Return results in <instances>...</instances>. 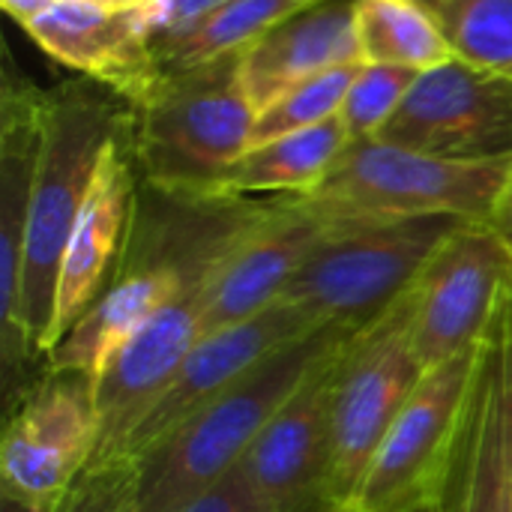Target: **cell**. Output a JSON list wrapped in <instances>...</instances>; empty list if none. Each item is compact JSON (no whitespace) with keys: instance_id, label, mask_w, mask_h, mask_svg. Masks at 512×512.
<instances>
[{"instance_id":"8fae6325","label":"cell","mask_w":512,"mask_h":512,"mask_svg":"<svg viewBox=\"0 0 512 512\" xmlns=\"http://www.w3.org/2000/svg\"><path fill=\"white\" fill-rule=\"evenodd\" d=\"M378 141L450 156H512V75L462 57L420 72Z\"/></svg>"},{"instance_id":"d6a6232c","label":"cell","mask_w":512,"mask_h":512,"mask_svg":"<svg viewBox=\"0 0 512 512\" xmlns=\"http://www.w3.org/2000/svg\"><path fill=\"white\" fill-rule=\"evenodd\" d=\"M3 512H36V510H30V507H24V504H15V501L3 498Z\"/></svg>"},{"instance_id":"9a60e30c","label":"cell","mask_w":512,"mask_h":512,"mask_svg":"<svg viewBox=\"0 0 512 512\" xmlns=\"http://www.w3.org/2000/svg\"><path fill=\"white\" fill-rule=\"evenodd\" d=\"M438 512H512V306L480 351Z\"/></svg>"},{"instance_id":"3957f363","label":"cell","mask_w":512,"mask_h":512,"mask_svg":"<svg viewBox=\"0 0 512 512\" xmlns=\"http://www.w3.org/2000/svg\"><path fill=\"white\" fill-rule=\"evenodd\" d=\"M129 108L141 180L174 195H222L258 117L240 81V54L162 72Z\"/></svg>"},{"instance_id":"ba28073f","label":"cell","mask_w":512,"mask_h":512,"mask_svg":"<svg viewBox=\"0 0 512 512\" xmlns=\"http://www.w3.org/2000/svg\"><path fill=\"white\" fill-rule=\"evenodd\" d=\"M99 450L96 378L48 369L9 411L0 441L3 498L51 512Z\"/></svg>"},{"instance_id":"e575fe53","label":"cell","mask_w":512,"mask_h":512,"mask_svg":"<svg viewBox=\"0 0 512 512\" xmlns=\"http://www.w3.org/2000/svg\"><path fill=\"white\" fill-rule=\"evenodd\" d=\"M405 3H423V0H405Z\"/></svg>"},{"instance_id":"83f0119b","label":"cell","mask_w":512,"mask_h":512,"mask_svg":"<svg viewBox=\"0 0 512 512\" xmlns=\"http://www.w3.org/2000/svg\"><path fill=\"white\" fill-rule=\"evenodd\" d=\"M228 0H147L144 18L153 36V51L171 45L174 39L186 36L198 21H204L210 12H216Z\"/></svg>"},{"instance_id":"ac0fdd59","label":"cell","mask_w":512,"mask_h":512,"mask_svg":"<svg viewBox=\"0 0 512 512\" xmlns=\"http://www.w3.org/2000/svg\"><path fill=\"white\" fill-rule=\"evenodd\" d=\"M21 27L57 63L111 87L129 105L162 75L144 9L54 0Z\"/></svg>"},{"instance_id":"5bb4252c","label":"cell","mask_w":512,"mask_h":512,"mask_svg":"<svg viewBox=\"0 0 512 512\" xmlns=\"http://www.w3.org/2000/svg\"><path fill=\"white\" fill-rule=\"evenodd\" d=\"M315 327H321V321H315L300 306L279 300L276 306L264 309L249 321L201 336V342L189 351L168 390L129 435L120 459H135L144 450H150L171 429L189 420L198 408H204L210 399L234 387L240 378H246L270 354L306 336Z\"/></svg>"},{"instance_id":"7402d4cb","label":"cell","mask_w":512,"mask_h":512,"mask_svg":"<svg viewBox=\"0 0 512 512\" xmlns=\"http://www.w3.org/2000/svg\"><path fill=\"white\" fill-rule=\"evenodd\" d=\"M312 3L318 0H228L204 21H198L186 36L159 48V69H192L228 54H240L264 33H270L276 24L288 21L291 15Z\"/></svg>"},{"instance_id":"5b68a950","label":"cell","mask_w":512,"mask_h":512,"mask_svg":"<svg viewBox=\"0 0 512 512\" xmlns=\"http://www.w3.org/2000/svg\"><path fill=\"white\" fill-rule=\"evenodd\" d=\"M510 180L512 156L450 159L366 138L348 144L309 198L339 219L459 216L489 222Z\"/></svg>"},{"instance_id":"836d02e7","label":"cell","mask_w":512,"mask_h":512,"mask_svg":"<svg viewBox=\"0 0 512 512\" xmlns=\"http://www.w3.org/2000/svg\"><path fill=\"white\" fill-rule=\"evenodd\" d=\"M414 512H438V507L432 504V507H420V510H414Z\"/></svg>"},{"instance_id":"4fadbf2b","label":"cell","mask_w":512,"mask_h":512,"mask_svg":"<svg viewBox=\"0 0 512 512\" xmlns=\"http://www.w3.org/2000/svg\"><path fill=\"white\" fill-rule=\"evenodd\" d=\"M345 345L276 411L240 462L270 512H342L333 474V390Z\"/></svg>"},{"instance_id":"ffe728a7","label":"cell","mask_w":512,"mask_h":512,"mask_svg":"<svg viewBox=\"0 0 512 512\" xmlns=\"http://www.w3.org/2000/svg\"><path fill=\"white\" fill-rule=\"evenodd\" d=\"M357 6L360 0H318L240 51V81L252 108H267L327 69L366 63Z\"/></svg>"},{"instance_id":"cb8c5ba5","label":"cell","mask_w":512,"mask_h":512,"mask_svg":"<svg viewBox=\"0 0 512 512\" xmlns=\"http://www.w3.org/2000/svg\"><path fill=\"white\" fill-rule=\"evenodd\" d=\"M453 54L512 75V0H423Z\"/></svg>"},{"instance_id":"44dd1931","label":"cell","mask_w":512,"mask_h":512,"mask_svg":"<svg viewBox=\"0 0 512 512\" xmlns=\"http://www.w3.org/2000/svg\"><path fill=\"white\" fill-rule=\"evenodd\" d=\"M348 144L351 135L342 117H333L312 129L279 135L273 141L249 147L231 165L219 192L237 198L312 195L330 177Z\"/></svg>"},{"instance_id":"7c38bea8","label":"cell","mask_w":512,"mask_h":512,"mask_svg":"<svg viewBox=\"0 0 512 512\" xmlns=\"http://www.w3.org/2000/svg\"><path fill=\"white\" fill-rule=\"evenodd\" d=\"M51 111V90H42L6 57L0 84V354L9 405L15 399V381L21 366L33 360V351L21 324V270H24V234L33 180L45 144Z\"/></svg>"},{"instance_id":"6da1fadb","label":"cell","mask_w":512,"mask_h":512,"mask_svg":"<svg viewBox=\"0 0 512 512\" xmlns=\"http://www.w3.org/2000/svg\"><path fill=\"white\" fill-rule=\"evenodd\" d=\"M354 333L357 330L342 324H321L309 330L198 408L150 450L135 456L138 512H180L234 471L276 411Z\"/></svg>"},{"instance_id":"f546056e","label":"cell","mask_w":512,"mask_h":512,"mask_svg":"<svg viewBox=\"0 0 512 512\" xmlns=\"http://www.w3.org/2000/svg\"><path fill=\"white\" fill-rule=\"evenodd\" d=\"M489 225L498 231V237L507 243V249L512 252V180L507 183V189H504V195H501V201H498V207H495Z\"/></svg>"},{"instance_id":"7a4b0ae2","label":"cell","mask_w":512,"mask_h":512,"mask_svg":"<svg viewBox=\"0 0 512 512\" xmlns=\"http://www.w3.org/2000/svg\"><path fill=\"white\" fill-rule=\"evenodd\" d=\"M129 123V102L99 81L72 78L51 90L21 270V324L33 357L48 354L57 276L75 219L87 201L105 150L129 129Z\"/></svg>"},{"instance_id":"2e32d148","label":"cell","mask_w":512,"mask_h":512,"mask_svg":"<svg viewBox=\"0 0 512 512\" xmlns=\"http://www.w3.org/2000/svg\"><path fill=\"white\" fill-rule=\"evenodd\" d=\"M138 192H141V174L132 150V123H129V129L117 135L105 150L93 186L87 192V201L63 249L48 351L114 279L129 243Z\"/></svg>"},{"instance_id":"8992f818","label":"cell","mask_w":512,"mask_h":512,"mask_svg":"<svg viewBox=\"0 0 512 512\" xmlns=\"http://www.w3.org/2000/svg\"><path fill=\"white\" fill-rule=\"evenodd\" d=\"M411 318L414 285L387 312L360 327L342 351L333 390V474L342 512L378 444L426 375L414 348Z\"/></svg>"},{"instance_id":"e0dca14e","label":"cell","mask_w":512,"mask_h":512,"mask_svg":"<svg viewBox=\"0 0 512 512\" xmlns=\"http://www.w3.org/2000/svg\"><path fill=\"white\" fill-rule=\"evenodd\" d=\"M204 282L159 309L96 378L99 450L93 462L120 459L129 435L159 402L189 351L204 336Z\"/></svg>"},{"instance_id":"4dcf8cb0","label":"cell","mask_w":512,"mask_h":512,"mask_svg":"<svg viewBox=\"0 0 512 512\" xmlns=\"http://www.w3.org/2000/svg\"><path fill=\"white\" fill-rule=\"evenodd\" d=\"M54 0H0L3 12L12 15L18 24H27L30 18H36L39 12H45Z\"/></svg>"},{"instance_id":"277c9868","label":"cell","mask_w":512,"mask_h":512,"mask_svg":"<svg viewBox=\"0 0 512 512\" xmlns=\"http://www.w3.org/2000/svg\"><path fill=\"white\" fill-rule=\"evenodd\" d=\"M462 225L459 216L348 219L306 258L282 300L321 324L360 330L411 291Z\"/></svg>"},{"instance_id":"d4e9b609","label":"cell","mask_w":512,"mask_h":512,"mask_svg":"<svg viewBox=\"0 0 512 512\" xmlns=\"http://www.w3.org/2000/svg\"><path fill=\"white\" fill-rule=\"evenodd\" d=\"M360 66L363 63L327 69V72L291 87L267 108H261L255 117V126H252V147L273 141L279 135H288V132L321 126V123L339 117Z\"/></svg>"},{"instance_id":"f1b7e54d","label":"cell","mask_w":512,"mask_h":512,"mask_svg":"<svg viewBox=\"0 0 512 512\" xmlns=\"http://www.w3.org/2000/svg\"><path fill=\"white\" fill-rule=\"evenodd\" d=\"M180 512H270L255 486L249 483L246 471L237 465L222 480H216L207 492L189 501Z\"/></svg>"},{"instance_id":"52a82bcc","label":"cell","mask_w":512,"mask_h":512,"mask_svg":"<svg viewBox=\"0 0 512 512\" xmlns=\"http://www.w3.org/2000/svg\"><path fill=\"white\" fill-rule=\"evenodd\" d=\"M480 351L453 357L423 375L369 459L345 512H414L438 501L471 402Z\"/></svg>"},{"instance_id":"603a6c76","label":"cell","mask_w":512,"mask_h":512,"mask_svg":"<svg viewBox=\"0 0 512 512\" xmlns=\"http://www.w3.org/2000/svg\"><path fill=\"white\" fill-rule=\"evenodd\" d=\"M357 27L366 63H390L426 72L456 57L423 3L360 0Z\"/></svg>"},{"instance_id":"4316f807","label":"cell","mask_w":512,"mask_h":512,"mask_svg":"<svg viewBox=\"0 0 512 512\" xmlns=\"http://www.w3.org/2000/svg\"><path fill=\"white\" fill-rule=\"evenodd\" d=\"M51 512H138L135 462H93Z\"/></svg>"},{"instance_id":"30bf717a","label":"cell","mask_w":512,"mask_h":512,"mask_svg":"<svg viewBox=\"0 0 512 512\" xmlns=\"http://www.w3.org/2000/svg\"><path fill=\"white\" fill-rule=\"evenodd\" d=\"M348 219L333 216L309 195H279L210 267L204 336L234 327L276 306L306 258Z\"/></svg>"},{"instance_id":"d6986e66","label":"cell","mask_w":512,"mask_h":512,"mask_svg":"<svg viewBox=\"0 0 512 512\" xmlns=\"http://www.w3.org/2000/svg\"><path fill=\"white\" fill-rule=\"evenodd\" d=\"M204 279H189L171 264L123 255L114 279L75 318V324L48 351L45 366L54 372H84L99 378L114 354L174 297Z\"/></svg>"},{"instance_id":"484cf974","label":"cell","mask_w":512,"mask_h":512,"mask_svg":"<svg viewBox=\"0 0 512 512\" xmlns=\"http://www.w3.org/2000/svg\"><path fill=\"white\" fill-rule=\"evenodd\" d=\"M417 75H420L417 69H405V66L363 63L339 111L351 141L378 138V132L393 120V114L405 102Z\"/></svg>"},{"instance_id":"9c48e42d","label":"cell","mask_w":512,"mask_h":512,"mask_svg":"<svg viewBox=\"0 0 512 512\" xmlns=\"http://www.w3.org/2000/svg\"><path fill=\"white\" fill-rule=\"evenodd\" d=\"M512 306V252L489 222L462 225L414 282V348L429 369L483 348Z\"/></svg>"},{"instance_id":"1f68e13d","label":"cell","mask_w":512,"mask_h":512,"mask_svg":"<svg viewBox=\"0 0 512 512\" xmlns=\"http://www.w3.org/2000/svg\"><path fill=\"white\" fill-rule=\"evenodd\" d=\"M72 3H87V6H102V9H141L147 0H72Z\"/></svg>"}]
</instances>
